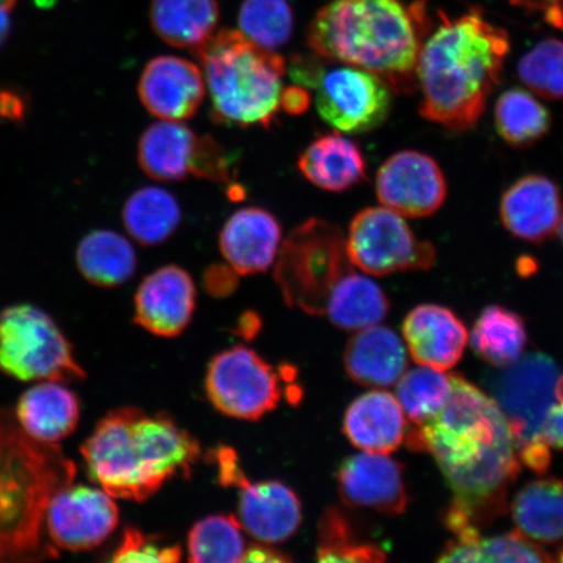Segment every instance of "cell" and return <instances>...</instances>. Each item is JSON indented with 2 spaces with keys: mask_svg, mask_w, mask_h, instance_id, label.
Here are the masks:
<instances>
[{
  "mask_svg": "<svg viewBox=\"0 0 563 563\" xmlns=\"http://www.w3.org/2000/svg\"><path fill=\"white\" fill-rule=\"evenodd\" d=\"M343 431L352 445L363 452L390 454L406 439L404 408L389 391L363 394L347 408Z\"/></svg>",
  "mask_w": 563,
  "mask_h": 563,
  "instance_id": "cb8c5ba5",
  "label": "cell"
},
{
  "mask_svg": "<svg viewBox=\"0 0 563 563\" xmlns=\"http://www.w3.org/2000/svg\"><path fill=\"white\" fill-rule=\"evenodd\" d=\"M560 232V238H561V241L563 243V213H562V217H561V222H560V227H559V230Z\"/></svg>",
  "mask_w": 563,
  "mask_h": 563,
  "instance_id": "681fc988",
  "label": "cell"
},
{
  "mask_svg": "<svg viewBox=\"0 0 563 563\" xmlns=\"http://www.w3.org/2000/svg\"><path fill=\"white\" fill-rule=\"evenodd\" d=\"M307 44L321 59L369 70L394 90L417 80L421 34L400 0H333L309 24Z\"/></svg>",
  "mask_w": 563,
  "mask_h": 563,
  "instance_id": "7a4b0ae2",
  "label": "cell"
},
{
  "mask_svg": "<svg viewBox=\"0 0 563 563\" xmlns=\"http://www.w3.org/2000/svg\"><path fill=\"white\" fill-rule=\"evenodd\" d=\"M503 369L493 384V399L508 421L520 462L544 473L552 455L543 439V427L555 402L558 365L544 354H528Z\"/></svg>",
  "mask_w": 563,
  "mask_h": 563,
  "instance_id": "52a82bcc",
  "label": "cell"
},
{
  "mask_svg": "<svg viewBox=\"0 0 563 563\" xmlns=\"http://www.w3.org/2000/svg\"><path fill=\"white\" fill-rule=\"evenodd\" d=\"M452 376L431 367L406 371L397 383V399L413 427L426 424L452 396Z\"/></svg>",
  "mask_w": 563,
  "mask_h": 563,
  "instance_id": "e575fe53",
  "label": "cell"
},
{
  "mask_svg": "<svg viewBox=\"0 0 563 563\" xmlns=\"http://www.w3.org/2000/svg\"><path fill=\"white\" fill-rule=\"evenodd\" d=\"M313 88L322 121L338 131L371 132L390 115L391 88L369 70L352 66L322 68Z\"/></svg>",
  "mask_w": 563,
  "mask_h": 563,
  "instance_id": "7c38bea8",
  "label": "cell"
},
{
  "mask_svg": "<svg viewBox=\"0 0 563 563\" xmlns=\"http://www.w3.org/2000/svg\"><path fill=\"white\" fill-rule=\"evenodd\" d=\"M0 369L21 382L66 383L86 376L66 336L33 306L0 312Z\"/></svg>",
  "mask_w": 563,
  "mask_h": 563,
  "instance_id": "ba28073f",
  "label": "cell"
},
{
  "mask_svg": "<svg viewBox=\"0 0 563 563\" xmlns=\"http://www.w3.org/2000/svg\"><path fill=\"white\" fill-rule=\"evenodd\" d=\"M45 519L56 545L79 552L102 544L114 532L119 510L108 492L70 484L55 493Z\"/></svg>",
  "mask_w": 563,
  "mask_h": 563,
  "instance_id": "9a60e30c",
  "label": "cell"
},
{
  "mask_svg": "<svg viewBox=\"0 0 563 563\" xmlns=\"http://www.w3.org/2000/svg\"><path fill=\"white\" fill-rule=\"evenodd\" d=\"M471 344L493 367H510L523 356L527 344L522 317L499 306L485 308L471 333Z\"/></svg>",
  "mask_w": 563,
  "mask_h": 563,
  "instance_id": "d6a6232c",
  "label": "cell"
},
{
  "mask_svg": "<svg viewBox=\"0 0 563 563\" xmlns=\"http://www.w3.org/2000/svg\"><path fill=\"white\" fill-rule=\"evenodd\" d=\"M137 408L125 407L104 417L84 443L81 454L93 482L114 498L145 501L154 495L140 467L132 440Z\"/></svg>",
  "mask_w": 563,
  "mask_h": 563,
  "instance_id": "4fadbf2b",
  "label": "cell"
},
{
  "mask_svg": "<svg viewBox=\"0 0 563 563\" xmlns=\"http://www.w3.org/2000/svg\"><path fill=\"white\" fill-rule=\"evenodd\" d=\"M238 24L253 44L274 52L291 38L294 11L288 0H244Z\"/></svg>",
  "mask_w": 563,
  "mask_h": 563,
  "instance_id": "8d00e7d4",
  "label": "cell"
},
{
  "mask_svg": "<svg viewBox=\"0 0 563 563\" xmlns=\"http://www.w3.org/2000/svg\"><path fill=\"white\" fill-rule=\"evenodd\" d=\"M181 222L178 200L165 189L145 187L126 200L123 223L129 234L143 245H158L170 239Z\"/></svg>",
  "mask_w": 563,
  "mask_h": 563,
  "instance_id": "1f68e13d",
  "label": "cell"
},
{
  "mask_svg": "<svg viewBox=\"0 0 563 563\" xmlns=\"http://www.w3.org/2000/svg\"><path fill=\"white\" fill-rule=\"evenodd\" d=\"M344 369L355 383L368 387L397 385L408 367L402 340L391 329L373 325L358 330L344 350Z\"/></svg>",
  "mask_w": 563,
  "mask_h": 563,
  "instance_id": "d4e9b609",
  "label": "cell"
},
{
  "mask_svg": "<svg viewBox=\"0 0 563 563\" xmlns=\"http://www.w3.org/2000/svg\"><path fill=\"white\" fill-rule=\"evenodd\" d=\"M511 514L517 530L538 544L563 541V481L538 478L512 499Z\"/></svg>",
  "mask_w": 563,
  "mask_h": 563,
  "instance_id": "f1b7e54d",
  "label": "cell"
},
{
  "mask_svg": "<svg viewBox=\"0 0 563 563\" xmlns=\"http://www.w3.org/2000/svg\"><path fill=\"white\" fill-rule=\"evenodd\" d=\"M553 559L534 541L518 530L499 537L478 540L476 562H552Z\"/></svg>",
  "mask_w": 563,
  "mask_h": 563,
  "instance_id": "ab89813d",
  "label": "cell"
},
{
  "mask_svg": "<svg viewBox=\"0 0 563 563\" xmlns=\"http://www.w3.org/2000/svg\"><path fill=\"white\" fill-rule=\"evenodd\" d=\"M208 87L218 123L271 126L280 108L287 63L241 31L224 30L192 51Z\"/></svg>",
  "mask_w": 563,
  "mask_h": 563,
  "instance_id": "3957f363",
  "label": "cell"
},
{
  "mask_svg": "<svg viewBox=\"0 0 563 563\" xmlns=\"http://www.w3.org/2000/svg\"><path fill=\"white\" fill-rule=\"evenodd\" d=\"M554 396L555 402L544 421L543 439L549 446L563 449V376L555 384Z\"/></svg>",
  "mask_w": 563,
  "mask_h": 563,
  "instance_id": "b9f144b4",
  "label": "cell"
},
{
  "mask_svg": "<svg viewBox=\"0 0 563 563\" xmlns=\"http://www.w3.org/2000/svg\"><path fill=\"white\" fill-rule=\"evenodd\" d=\"M195 306L192 277L179 266L167 265L141 282L135 298V320L152 334L175 336L191 321Z\"/></svg>",
  "mask_w": 563,
  "mask_h": 563,
  "instance_id": "d6986e66",
  "label": "cell"
},
{
  "mask_svg": "<svg viewBox=\"0 0 563 563\" xmlns=\"http://www.w3.org/2000/svg\"><path fill=\"white\" fill-rule=\"evenodd\" d=\"M317 559L321 562L378 563L386 560L382 548L357 537L340 510L330 509L320 522Z\"/></svg>",
  "mask_w": 563,
  "mask_h": 563,
  "instance_id": "74e56055",
  "label": "cell"
},
{
  "mask_svg": "<svg viewBox=\"0 0 563 563\" xmlns=\"http://www.w3.org/2000/svg\"><path fill=\"white\" fill-rule=\"evenodd\" d=\"M150 19L165 44L195 51L216 33L220 5L217 0H152Z\"/></svg>",
  "mask_w": 563,
  "mask_h": 563,
  "instance_id": "83f0119b",
  "label": "cell"
},
{
  "mask_svg": "<svg viewBox=\"0 0 563 563\" xmlns=\"http://www.w3.org/2000/svg\"><path fill=\"white\" fill-rule=\"evenodd\" d=\"M309 104H311V96L305 87L295 86L282 90L280 108L287 114L301 115L302 112L308 110Z\"/></svg>",
  "mask_w": 563,
  "mask_h": 563,
  "instance_id": "ee69618b",
  "label": "cell"
},
{
  "mask_svg": "<svg viewBox=\"0 0 563 563\" xmlns=\"http://www.w3.org/2000/svg\"><path fill=\"white\" fill-rule=\"evenodd\" d=\"M404 336L413 362L446 372L460 363L468 332L449 308L421 305L407 314Z\"/></svg>",
  "mask_w": 563,
  "mask_h": 563,
  "instance_id": "44dd1931",
  "label": "cell"
},
{
  "mask_svg": "<svg viewBox=\"0 0 563 563\" xmlns=\"http://www.w3.org/2000/svg\"><path fill=\"white\" fill-rule=\"evenodd\" d=\"M559 561L563 562V547L560 551V554H559Z\"/></svg>",
  "mask_w": 563,
  "mask_h": 563,
  "instance_id": "f907efd6",
  "label": "cell"
},
{
  "mask_svg": "<svg viewBox=\"0 0 563 563\" xmlns=\"http://www.w3.org/2000/svg\"><path fill=\"white\" fill-rule=\"evenodd\" d=\"M139 165L159 181H179L188 175L229 185L238 154L211 136H199L180 122L161 121L145 130L137 146Z\"/></svg>",
  "mask_w": 563,
  "mask_h": 563,
  "instance_id": "9c48e42d",
  "label": "cell"
},
{
  "mask_svg": "<svg viewBox=\"0 0 563 563\" xmlns=\"http://www.w3.org/2000/svg\"><path fill=\"white\" fill-rule=\"evenodd\" d=\"M509 52L508 32L483 12L443 19L419 53L420 115L450 131L473 130L501 81Z\"/></svg>",
  "mask_w": 563,
  "mask_h": 563,
  "instance_id": "6da1fadb",
  "label": "cell"
},
{
  "mask_svg": "<svg viewBox=\"0 0 563 563\" xmlns=\"http://www.w3.org/2000/svg\"><path fill=\"white\" fill-rule=\"evenodd\" d=\"M299 170L316 187L343 192L367 178V162L354 141L329 133L312 141L301 153Z\"/></svg>",
  "mask_w": 563,
  "mask_h": 563,
  "instance_id": "4316f807",
  "label": "cell"
},
{
  "mask_svg": "<svg viewBox=\"0 0 563 563\" xmlns=\"http://www.w3.org/2000/svg\"><path fill=\"white\" fill-rule=\"evenodd\" d=\"M75 473V464L55 445L0 426V559L38 548L47 506L73 484Z\"/></svg>",
  "mask_w": 563,
  "mask_h": 563,
  "instance_id": "277c9868",
  "label": "cell"
},
{
  "mask_svg": "<svg viewBox=\"0 0 563 563\" xmlns=\"http://www.w3.org/2000/svg\"><path fill=\"white\" fill-rule=\"evenodd\" d=\"M343 501L352 508L399 516L408 505L404 470L387 454L352 455L338 471Z\"/></svg>",
  "mask_w": 563,
  "mask_h": 563,
  "instance_id": "ac0fdd59",
  "label": "cell"
},
{
  "mask_svg": "<svg viewBox=\"0 0 563 563\" xmlns=\"http://www.w3.org/2000/svg\"><path fill=\"white\" fill-rule=\"evenodd\" d=\"M18 419L31 439L56 445L68 438L80 419L79 402L74 393L55 382L32 387L20 398Z\"/></svg>",
  "mask_w": 563,
  "mask_h": 563,
  "instance_id": "484cf974",
  "label": "cell"
},
{
  "mask_svg": "<svg viewBox=\"0 0 563 563\" xmlns=\"http://www.w3.org/2000/svg\"><path fill=\"white\" fill-rule=\"evenodd\" d=\"M132 440L141 470L154 493L178 474L188 475L199 460L200 445L170 418L136 410Z\"/></svg>",
  "mask_w": 563,
  "mask_h": 563,
  "instance_id": "2e32d148",
  "label": "cell"
},
{
  "mask_svg": "<svg viewBox=\"0 0 563 563\" xmlns=\"http://www.w3.org/2000/svg\"><path fill=\"white\" fill-rule=\"evenodd\" d=\"M354 269L343 231L312 218L292 230L282 244L276 279L288 302L322 314L338 282Z\"/></svg>",
  "mask_w": 563,
  "mask_h": 563,
  "instance_id": "8992f818",
  "label": "cell"
},
{
  "mask_svg": "<svg viewBox=\"0 0 563 563\" xmlns=\"http://www.w3.org/2000/svg\"><path fill=\"white\" fill-rule=\"evenodd\" d=\"M376 194L383 207L405 218H424L445 202L448 185L440 165L431 156L402 151L379 167Z\"/></svg>",
  "mask_w": 563,
  "mask_h": 563,
  "instance_id": "5bb4252c",
  "label": "cell"
},
{
  "mask_svg": "<svg viewBox=\"0 0 563 563\" xmlns=\"http://www.w3.org/2000/svg\"><path fill=\"white\" fill-rule=\"evenodd\" d=\"M496 130L514 147L532 146L552 126L551 112L530 91L512 88L499 96L495 108Z\"/></svg>",
  "mask_w": 563,
  "mask_h": 563,
  "instance_id": "836d02e7",
  "label": "cell"
},
{
  "mask_svg": "<svg viewBox=\"0 0 563 563\" xmlns=\"http://www.w3.org/2000/svg\"><path fill=\"white\" fill-rule=\"evenodd\" d=\"M181 559L178 545H162L157 538L150 537L136 528L124 532L122 544L115 551L114 562H164L173 563Z\"/></svg>",
  "mask_w": 563,
  "mask_h": 563,
  "instance_id": "60d3db41",
  "label": "cell"
},
{
  "mask_svg": "<svg viewBox=\"0 0 563 563\" xmlns=\"http://www.w3.org/2000/svg\"><path fill=\"white\" fill-rule=\"evenodd\" d=\"M238 274L232 267L229 265H214L211 266L210 269L206 274V286L208 291L217 295L229 294L234 290L236 286V276Z\"/></svg>",
  "mask_w": 563,
  "mask_h": 563,
  "instance_id": "7bdbcfd3",
  "label": "cell"
},
{
  "mask_svg": "<svg viewBox=\"0 0 563 563\" xmlns=\"http://www.w3.org/2000/svg\"><path fill=\"white\" fill-rule=\"evenodd\" d=\"M282 230L277 218L260 208L236 211L220 234L221 252L239 276L264 273L276 262Z\"/></svg>",
  "mask_w": 563,
  "mask_h": 563,
  "instance_id": "603a6c76",
  "label": "cell"
},
{
  "mask_svg": "<svg viewBox=\"0 0 563 563\" xmlns=\"http://www.w3.org/2000/svg\"><path fill=\"white\" fill-rule=\"evenodd\" d=\"M77 266L91 285L117 287L136 272L137 256L124 236L110 230L90 232L77 249Z\"/></svg>",
  "mask_w": 563,
  "mask_h": 563,
  "instance_id": "4dcf8cb0",
  "label": "cell"
},
{
  "mask_svg": "<svg viewBox=\"0 0 563 563\" xmlns=\"http://www.w3.org/2000/svg\"><path fill=\"white\" fill-rule=\"evenodd\" d=\"M239 522L260 543L277 544L290 539L301 523V505L285 484L252 483L244 476L238 484Z\"/></svg>",
  "mask_w": 563,
  "mask_h": 563,
  "instance_id": "7402d4cb",
  "label": "cell"
},
{
  "mask_svg": "<svg viewBox=\"0 0 563 563\" xmlns=\"http://www.w3.org/2000/svg\"><path fill=\"white\" fill-rule=\"evenodd\" d=\"M563 213L558 185L544 175L523 176L503 195L499 217L512 236L543 243L558 232Z\"/></svg>",
  "mask_w": 563,
  "mask_h": 563,
  "instance_id": "ffe728a7",
  "label": "cell"
},
{
  "mask_svg": "<svg viewBox=\"0 0 563 563\" xmlns=\"http://www.w3.org/2000/svg\"><path fill=\"white\" fill-rule=\"evenodd\" d=\"M11 11L0 7V46H2L9 37L11 31Z\"/></svg>",
  "mask_w": 563,
  "mask_h": 563,
  "instance_id": "7dc6e473",
  "label": "cell"
},
{
  "mask_svg": "<svg viewBox=\"0 0 563 563\" xmlns=\"http://www.w3.org/2000/svg\"><path fill=\"white\" fill-rule=\"evenodd\" d=\"M452 376L453 391L432 420L406 433L408 446L424 450L443 475L466 470L487 456L509 432L496 400L461 375Z\"/></svg>",
  "mask_w": 563,
  "mask_h": 563,
  "instance_id": "5b68a950",
  "label": "cell"
},
{
  "mask_svg": "<svg viewBox=\"0 0 563 563\" xmlns=\"http://www.w3.org/2000/svg\"><path fill=\"white\" fill-rule=\"evenodd\" d=\"M269 544L262 543L256 545H251L246 548V552L244 555L243 562H285L290 561V559L285 558L284 554H282L278 551H274V549L266 547Z\"/></svg>",
  "mask_w": 563,
  "mask_h": 563,
  "instance_id": "bcb514c9",
  "label": "cell"
},
{
  "mask_svg": "<svg viewBox=\"0 0 563 563\" xmlns=\"http://www.w3.org/2000/svg\"><path fill=\"white\" fill-rule=\"evenodd\" d=\"M384 290L364 274L351 271L330 292L323 313L335 327L349 332L378 325L389 313Z\"/></svg>",
  "mask_w": 563,
  "mask_h": 563,
  "instance_id": "f546056e",
  "label": "cell"
},
{
  "mask_svg": "<svg viewBox=\"0 0 563 563\" xmlns=\"http://www.w3.org/2000/svg\"><path fill=\"white\" fill-rule=\"evenodd\" d=\"M523 5L525 0H519ZM527 9L538 11L548 24L563 31V0H528Z\"/></svg>",
  "mask_w": 563,
  "mask_h": 563,
  "instance_id": "f6af8a7d",
  "label": "cell"
},
{
  "mask_svg": "<svg viewBox=\"0 0 563 563\" xmlns=\"http://www.w3.org/2000/svg\"><path fill=\"white\" fill-rule=\"evenodd\" d=\"M207 391L218 411L243 420L262 419L282 398L277 372L244 346L223 351L211 361Z\"/></svg>",
  "mask_w": 563,
  "mask_h": 563,
  "instance_id": "8fae6325",
  "label": "cell"
},
{
  "mask_svg": "<svg viewBox=\"0 0 563 563\" xmlns=\"http://www.w3.org/2000/svg\"><path fill=\"white\" fill-rule=\"evenodd\" d=\"M519 80L545 100H563V42L545 38L518 63Z\"/></svg>",
  "mask_w": 563,
  "mask_h": 563,
  "instance_id": "f35d334b",
  "label": "cell"
},
{
  "mask_svg": "<svg viewBox=\"0 0 563 563\" xmlns=\"http://www.w3.org/2000/svg\"><path fill=\"white\" fill-rule=\"evenodd\" d=\"M202 70L179 56H158L145 66L139 81L144 108L161 121L192 118L206 98Z\"/></svg>",
  "mask_w": 563,
  "mask_h": 563,
  "instance_id": "e0dca14e",
  "label": "cell"
},
{
  "mask_svg": "<svg viewBox=\"0 0 563 563\" xmlns=\"http://www.w3.org/2000/svg\"><path fill=\"white\" fill-rule=\"evenodd\" d=\"M16 0H0V7L12 12L15 9Z\"/></svg>",
  "mask_w": 563,
  "mask_h": 563,
  "instance_id": "c3c4849f",
  "label": "cell"
},
{
  "mask_svg": "<svg viewBox=\"0 0 563 563\" xmlns=\"http://www.w3.org/2000/svg\"><path fill=\"white\" fill-rule=\"evenodd\" d=\"M243 527L234 516H210L189 531V561L207 563L243 562L246 544Z\"/></svg>",
  "mask_w": 563,
  "mask_h": 563,
  "instance_id": "d590c367",
  "label": "cell"
},
{
  "mask_svg": "<svg viewBox=\"0 0 563 563\" xmlns=\"http://www.w3.org/2000/svg\"><path fill=\"white\" fill-rule=\"evenodd\" d=\"M346 249L357 271L376 277L426 272L435 263L433 244L415 235L405 217L385 207L358 211L350 223Z\"/></svg>",
  "mask_w": 563,
  "mask_h": 563,
  "instance_id": "30bf717a",
  "label": "cell"
}]
</instances>
